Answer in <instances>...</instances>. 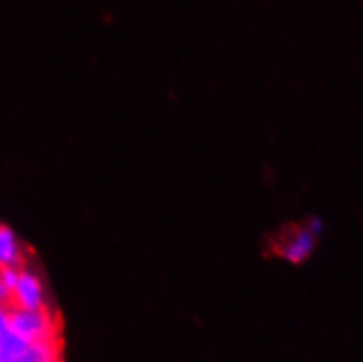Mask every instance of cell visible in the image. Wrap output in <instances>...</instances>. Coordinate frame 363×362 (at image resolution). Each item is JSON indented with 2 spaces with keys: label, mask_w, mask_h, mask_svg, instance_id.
Returning a JSON list of instances; mask_svg holds the SVG:
<instances>
[{
  "label": "cell",
  "mask_w": 363,
  "mask_h": 362,
  "mask_svg": "<svg viewBox=\"0 0 363 362\" xmlns=\"http://www.w3.org/2000/svg\"><path fill=\"white\" fill-rule=\"evenodd\" d=\"M20 264V245L6 225H0V268H16Z\"/></svg>",
  "instance_id": "obj_4"
},
{
  "label": "cell",
  "mask_w": 363,
  "mask_h": 362,
  "mask_svg": "<svg viewBox=\"0 0 363 362\" xmlns=\"http://www.w3.org/2000/svg\"><path fill=\"white\" fill-rule=\"evenodd\" d=\"M314 245H316V236L311 234L307 229H298L279 246V255L291 264H302L314 252Z\"/></svg>",
  "instance_id": "obj_3"
},
{
  "label": "cell",
  "mask_w": 363,
  "mask_h": 362,
  "mask_svg": "<svg viewBox=\"0 0 363 362\" xmlns=\"http://www.w3.org/2000/svg\"><path fill=\"white\" fill-rule=\"evenodd\" d=\"M32 345L13 332L0 336V362H20Z\"/></svg>",
  "instance_id": "obj_5"
},
{
  "label": "cell",
  "mask_w": 363,
  "mask_h": 362,
  "mask_svg": "<svg viewBox=\"0 0 363 362\" xmlns=\"http://www.w3.org/2000/svg\"><path fill=\"white\" fill-rule=\"evenodd\" d=\"M9 312V327L13 334L27 341L28 345L46 341H57L55 338L53 320L48 315L46 308L39 312H25V309H7Z\"/></svg>",
  "instance_id": "obj_1"
},
{
  "label": "cell",
  "mask_w": 363,
  "mask_h": 362,
  "mask_svg": "<svg viewBox=\"0 0 363 362\" xmlns=\"http://www.w3.org/2000/svg\"><path fill=\"white\" fill-rule=\"evenodd\" d=\"M13 308L25 309V312L44 309L43 283H40V280L33 273H20V280H18L16 289L13 292Z\"/></svg>",
  "instance_id": "obj_2"
},
{
  "label": "cell",
  "mask_w": 363,
  "mask_h": 362,
  "mask_svg": "<svg viewBox=\"0 0 363 362\" xmlns=\"http://www.w3.org/2000/svg\"><path fill=\"white\" fill-rule=\"evenodd\" d=\"M306 229L311 232V234L318 236L321 231H323V221H321L318 216H314V218H311L309 224H307Z\"/></svg>",
  "instance_id": "obj_7"
},
{
  "label": "cell",
  "mask_w": 363,
  "mask_h": 362,
  "mask_svg": "<svg viewBox=\"0 0 363 362\" xmlns=\"http://www.w3.org/2000/svg\"><path fill=\"white\" fill-rule=\"evenodd\" d=\"M20 269L18 268H0V282L7 287L11 292H14L20 280Z\"/></svg>",
  "instance_id": "obj_6"
}]
</instances>
